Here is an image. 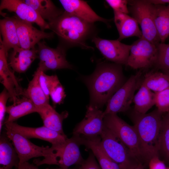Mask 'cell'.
Instances as JSON below:
<instances>
[{"mask_svg":"<svg viewBox=\"0 0 169 169\" xmlns=\"http://www.w3.org/2000/svg\"><path fill=\"white\" fill-rule=\"evenodd\" d=\"M163 114L157 108L145 114L138 113L133 109L129 113L142 146L150 160L158 156V140Z\"/></svg>","mask_w":169,"mask_h":169,"instance_id":"obj_3","label":"cell"},{"mask_svg":"<svg viewBox=\"0 0 169 169\" xmlns=\"http://www.w3.org/2000/svg\"><path fill=\"white\" fill-rule=\"evenodd\" d=\"M17 169H39L36 166L27 162L20 164ZM46 169H51L47 168Z\"/></svg>","mask_w":169,"mask_h":169,"instance_id":"obj_40","label":"cell"},{"mask_svg":"<svg viewBox=\"0 0 169 169\" xmlns=\"http://www.w3.org/2000/svg\"><path fill=\"white\" fill-rule=\"evenodd\" d=\"M0 28L3 37L0 42L8 53L11 49L21 48L18 37L14 16L5 17L0 20Z\"/></svg>","mask_w":169,"mask_h":169,"instance_id":"obj_23","label":"cell"},{"mask_svg":"<svg viewBox=\"0 0 169 169\" xmlns=\"http://www.w3.org/2000/svg\"><path fill=\"white\" fill-rule=\"evenodd\" d=\"M100 136L102 148L118 165L120 169H131L136 163L140 162L120 139L105 125Z\"/></svg>","mask_w":169,"mask_h":169,"instance_id":"obj_6","label":"cell"},{"mask_svg":"<svg viewBox=\"0 0 169 169\" xmlns=\"http://www.w3.org/2000/svg\"><path fill=\"white\" fill-rule=\"evenodd\" d=\"M114 22L119 33L120 41L125 38L136 36L142 37L138 24L132 17L128 14L114 11Z\"/></svg>","mask_w":169,"mask_h":169,"instance_id":"obj_21","label":"cell"},{"mask_svg":"<svg viewBox=\"0 0 169 169\" xmlns=\"http://www.w3.org/2000/svg\"><path fill=\"white\" fill-rule=\"evenodd\" d=\"M10 98L7 90L4 88L0 94V131L1 132L5 113L6 112V103Z\"/></svg>","mask_w":169,"mask_h":169,"instance_id":"obj_36","label":"cell"},{"mask_svg":"<svg viewBox=\"0 0 169 169\" xmlns=\"http://www.w3.org/2000/svg\"><path fill=\"white\" fill-rule=\"evenodd\" d=\"M148 166L149 169H166V168L164 161L158 156L152 158L149 162Z\"/></svg>","mask_w":169,"mask_h":169,"instance_id":"obj_39","label":"cell"},{"mask_svg":"<svg viewBox=\"0 0 169 169\" xmlns=\"http://www.w3.org/2000/svg\"><path fill=\"white\" fill-rule=\"evenodd\" d=\"M103 112L89 105L84 118L73 129V134L86 136H100L104 128Z\"/></svg>","mask_w":169,"mask_h":169,"instance_id":"obj_13","label":"cell"},{"mask_svg":"<svg viewBox=\"0 0 169 169\" xmlns=\"http://www.w3.org/2000/svg\"><path fill=\"white\" fill-rule=\"evenodd\" d=\"M65 11L87 22L94 23L100 21L107 23L110 20L98 15L86 2L80 0H60Z\"/></svg>","mask_w":169,"mask_h":169,"instance_id":"obj_18","label":"cell"},{"mask_svg":"<svg viewBox=\"0 0 169 169\" xmlns=\"http://www.w3.org/2000/svg\"><path fill=\"white\" fill-rule=\"evenodd\" d=\"M51 169H76L75 168H51Z\"/></svg>","mask_w":169,"mask_h":169,"instance_id":"obj_43","label":"cell"},{"mask_svg":"<svg viewBox=\"0 0 169 169\" xmlns=\"http://www.w3.org/2000/svg\"><path fill=\"white\" fill-rule=\"evenodd\" d=\"M50 96L54 104H60L63 101L66 95L64 89L60 82L52 88L50 93Z\"/></svg>","mask_w":169,"mask_h":169,"instance_id":"obj_35","label":"cell"},{"mask_svg":"<svg viewBox=\"0 0 169 169\" xmlns=\"http://www.w3.org/2000/svg\"><path fill=\"white\" fill-rule=\"evenodd\" d=\"M151 4L155 5H164L169 3V0H148Z\"/></svg>","mask_w":169,"mask_h":169,"instance_id":"obj_41","label":"cell"},{"mask_svg":"<svg viewBox=\"0 0 169 169\" xmlns=\"http://www.w3.org/2000/svg\"><path fill=\"white\" fill-rule=\"evenodd\" d=\"M37 111V108L31 100L23 96L15 104L7 106L6 113L8 116L5 122H14L21 117Z\"/></svg>","mask_w":169,"mask_h":169,"instance_id":"obj_25","label":"cell"},{"mask_svg":"<svg viewBox=\"0 0 169 169\" xmlns=\"http://www.w3.org/2000/svg\"><path fill=\"white\" fill-rule=\"evenodd\" d=\"M5 9L10 12H14L17 17L22 20L36 23L43 31L46 29H50L48 23L23 0H2L0 4V11Z\"/></svg>","mask_w":169,"mask_h":169,"instance_id":"obj_15","label":"cell"},{"mask_svg":"<svg viewBox=\"0 0 169 169\" xmlns=\"http://www.w3.org/2000/svg\"><path fill=\"white\" fill-rule=\"evenodd\" d=\"M92 40L107 60L121 65H126L131 45L122 43L118 39L108 40L96 36L93 37Z\"/></svg>","mask_w":169,"mask_h":169,"instance_id":"obj_12","label":"cell"},{"mask_svg":"<svg viewBox=\"0 0 169 169\" xmlns=\"http://www.w3.org/2000/svg\"><path fill=\"white\" fill-rule=\"evenodd\" d=\"M105 1L114 11L127 14L129 12L127 7L128 0H106Z\"/></svg>","mask_w":169,"mask_h":169,"instance_id":"obj_37","label":"cell"},{"mask_svg":"<svg viewBox=\"0 0 169 169\" xmlns=\"http://www.w3.org/2000/svg\"><path fill=\"white\" fill-rule=\"evenodd\" d=\"M142 83L154 93L169 88V75L163 72L152 71L145 74Z\"/></svg>","mask_w":169,"mask_h":169,"instance_id":"obj_30","label":"cell"},{"mask_svg":"<svg viewBox=\"0 0 169 169\" xmlns=\"http://www.w3.org/2000/svg\"><path fill=\"white\" fill-rule=\"evenodd\" d=\"M104 122L105 126L120 139L139 162L144 166L148 165L150 159L133 125H130L115 114L105 115Z\"/></svg>","mask_w":169,"mask_h":169,"instance_id":"obj_4","label":"cell"},{"mask_svg":"<svg viewBox=\"0 0 169 169\" xmlns=\"http://www.w3.org/2000/svg\"><path fill=\"white\" fill-rule=\"evenodd\" d=\"M141 76L140 71L131 76L112 96L107 103L106 108L103 112L104 116L108 114L125 112L130 110L135 92L142 83Z\"/></svg>","mask_w":169,"mask_h":169,"instance_id":"obj_8","label":"cell"},{"mask_svg":"<svg viewBox=\"0 0 169 169\" xmlns=\"http://www.w3.org/2000/svg\"><path fill=\"white\" fill-rule=\"evenodd\" d=\"M8 53L2 45L0 46V80L1 83L8 91L10 99L15 104L19 95H22L23 90L19 84L18 79L7 62Z\"/></svg>","mask_w":169,"mask_h":169,"instance_id":"obj_16","label":"cell"},{"mask_svg":"<svg viewBox=\"0 0 169 169\" xmlns=\"http://www.w3.org/2000/svg\"><path fill=\"white\" fill-rule=\"evenodd\" d=\"M158 55L157 45L142 37L131 45L126 65L134 69L149 68L156 65Z\"/></svg>","mask_w":169,"mask_h":169,"instance_id":"obj_9","label":"cell"},{"mask_svg":"<svg viewBox=\"0 0 169 169\" xmlns=\"http://www.w3.org/2000/svg\"><path fill=\"white\" fill-rule=\"evenodd\" d=\"M10 141L5 132L0 135V169H17L19 166L18 156Z\"/></svg>","mask_w":169,"mask_h":169,"instance_id":"obj_24","label":"cell"},{"mask_svg":"<svg viewBox=\"0 0 169 169\" xmlns=\"http://www.w3.org/2000/svg\"><path fill=\"white\" fill-rule=\"evenodd\" d=\"M38 45L39 62L37 69L44 72L50 70L73 69L72 66L66 60L64 47L59 46L56 48H51L47 46L44 41H40Z\"/></svg>","mask_w":169,"mask_h":169,"instance_id":"obj_11","label":"cell"},{"mask_svg":"<svg viewBox=\"0 0 169 169\" xmlns=\"http://www.w3.org/2000/svg\"><path fill=\"white\" fill-rule=\"evenodd\" d=\"M158 155L169 161V111L163 114L158 140Z\"/></svg>","mask_w":169,"mask_h":169,"instance_id":"obj_31","label":"cell"},{"mask_svg":"<svg viewBox=\"0 0 169 169\" xmlns=\"http://www.w3.org/2000/svg\"><path fill=\"white\" fill-rule=\"evenodd\" d=\"M129 11L141 27L142 37L157 45L160 40L154 19V5L148 0L128 1Z\"/></svg>","mask_w":169,"mask_h":169,"instance_id":"obj_7","label":"cell"},{"mask_svg":"<svg viewBox=\"0 0 169 169\" xmlns=\"http://www.w3.org/2000/svg\"><path fill=\"white\" fill-rule=\"evenodd\" d=\"M79 166L78 169H101L92 152L90 153L87 159L84 160Z\"/></svg>","mask_w":169,"mask_h":169,"instance_id":"obj_38","label":"cell"},{"mask_svg":"<svg viewBox=\"0 0 169 169\" xmlns=\"http://www.w3.org/2000/svg\"><path fill=\"white\" fill-rule=\"evenodd\" d=\"M38 81L47 98L49 100L50 92L53 87L59 82L56 75H49L37 69Z\"/></svg>","mask_w":169,"mask_h":169,"instance_id":"obj_32","label":"cell"},{"mask_svg":"<svg viewBox=\"0 0 169 169\" xmlns=\"http://www.w3.org/2000/svg\"><path fill=\"white\" fill-rule=\"evenodd\" d=\"M82 145L90 150L97 158L101 169H120L118 165L105 153L100 145V136H81Z\"/></svg>","mask_w":169,"mask_h":169,"instance_id":"obj_22","label":"cell"},{"mask_svg":"<svg viewBox=\"0 0 169 169\" xmlns=\"http://www.w3.org/2000/svg\"><path fill=\"white\" fill-rule=\"evenodd\" d=\"M82 145L81 136L73 135L64 143L52 145L48 156L42 160L35 159L33 162L38 166L54 165L61 168H68L73 165H80L84 161L79 149Z\"/></svg>","mask_w":169,"mask_h":169,"instance_id":"obj_5","label":"cell"},{"mask_svg":"<svg viewBox=\"0 0 169 169\" xmlns=\"http://www.w3.org/2000/svg\"><path fill=\"white\" fill-rule=\"evenodd\" d=\"M26 3L32 7L45 20L49 22L55 19L64 12L58 8L50 0H25Z\"/></svg>","mask_w":169,"mask_h":169,"instance_id":"obj_26","label":"cell"},{"mask_svg":"<svg viewBox=\"0 0 169 169\" xmlns=\"http://www.w3.org/2000/svg\"><path fill=\"white\" fill-rule=\"evenodd\" d=\"M38 58L37 50L35 48L30 49L16 48L13 49L9 55L8 64L14 71L23 73Z\"/></svg>","mask_w":169,"mask_h":169,"instance_id":"obj_19","label":"cell"},{"mask_svg":"<svg viewBox=\"0 0 169 169\" xmlns=\"http://www.w3.org/2000/svg\"><path fill=\"white\" fill-rule=\"evenodd\" d=\"M42 120L44 125L63 135V122L68 116L66 111L59 113L49 103L37 108V111Z\"/></svg>","mask_w":169,"mask_h":169,"instance_id":"obj_20","label":"cell"},{"mask_svg":"<svg viewBox=\"0 0 169 169\" xmlns=\"http://www.w3.org/2000/svg\"><path fill=\"white\" fill-rule=\"evenodd\" d=\"M7 136L12 142L19 159V165L35 157L47 156L50 147L35 145L17 131L5 126Z\"/></svg>","mask_w":169,"mask_h":169,"instance_id":"obj_10","label":"cell"},{"mask_svg":"<svg viewBox=\"0 0 169 169\" xmlns=\"http://www.w3.org/2000/svg\"><path fill=\"white\" fill-rule=\"evenodd\" d=\"M163 73H166L168 75H169V71H166V72H164Z\"/></svg>","mask_w":169,"mask_h":169,"instance_id":"obj_44","label":"cell"},{"mask_svg":"<svg viewBox=\"0 0 169 169\" xmlns=\"http://www.w3.org/2000/svg\"><path fill=\"white\" fill-rule=\"evenodd\" d=\"M133 102V109L136 112L145 114L155 105V93L149 89L142 83L136 93L135 95Z\"/></svg>","mask_w":169,"mask_h":169,"instance_id":"obj_28","label":"cell"},{"mask_svg":"<svg viewBox=\"0 0 169 169\" xmlns=\"http://www.w3.org/2000/svg\"><path fill=\"white\" fill-rule=\"evenodd\" d=\"M166 169H169V167H166Z\"/></svg>","mask_w":169,"mask_h":169,"instance_id":"obj_45","label":"cell"},{"mask_svg":"<svg viewBox=\"0 0 169 169\" xmlns=\"http://www.w3.org/2000/svg\"><path fill=\"white\" fill-rule=\"evenodd\" d=\"M16 21L17 32L21 48L30 49L35 48L42 39H50L54 36L53 32L46 33L33 27L32 23L22 20L14 16Z\"/></svg>","mask_w":169,"mask_h":169,"instance_id":"obj_14","label":"cell"},{"mask_svg":"<svg viewBox=\"0 0 169 169\" xmlns=\"http://www.w3.org/2000/svg\"><path fill=\"white\" fill-rule=\"evenodd\" d=\"M23 96L30 99L37 108L49 103L39 84L37 72L35 71L26 89L23 90Z\"/></svg>","mask_w":169,"mask_h":169,"instance_id":"obj_29","label":"cell"},{"mask_svg":"<svg viewBox=\"0 0 169 169\" xmlns=\"http://www.w3.org/2000/svg\"><path fill=\"white\" fill-rule=\"evenodd\" d=\"M122 65L114 63L100 64L87 77L90 105L100 109L125 82Z\"/></svg>","mask_w":169,"mask_h":169,"instance_id":"obj_1","label":"cell"},{"mask_svg":"<svg viewBox=\"0 0 169 169\" xmlns=\"http://www.w3.org/2000/svg\"><path fill=\"white\" fill-rule=\"evenodd\" d=\"M154 19L160 43H164L169 36V3L154 5Z\"/></svg>","mask_w":169,"mask_h":169,"instance_id":"obj_27","label":"cell"},{"mask_svg":"<svg viewBox=\"0 0 169 169\" xmlns=\"http://www.w3.org/2000/svg\"><path fill=\"white\" fill-rule=\"evenodd\" d=\"M7 126L20 133L28 139L35 138L49 142L52 145H56L65 142L68 138L63 135L45 126L31 127L20 125L16 123L4 122Z\"/></svg>","mask_w":169,"mask_h":169,"instance_id":"obj_17","label":"cell"},{"mask_svg":"<svg viewBox=\"0 0 169 169\" xmlns=\"http://www.w3.org/2000/svg\"><path fill=\"white\" fill-rule=\"evenodd\" d=\"M48 23L50 29L65 43L72 46L92 48L87 45L86 42L93 36L94 23L65 11Z\"/></svg>","mask_w":169,"mask_h":169,"instance_id":"obj_2","label":"cell"},{"mask_svg":"<svg viewBox=\"0 0 169 169\" xmlns=\"http://www.w3.org/2000/svg\"><path fill=\"white\" fill-rule=\"evenodd\" d=\"M131 169H145V166L141 162H138Z\"/></svg>","mask_w":169,"mask_h":169,"instance_id":"obj_42","label":"cell"},{"mask_svg":"<svg viewBox=\"0 0 169 169\" xmlns=\"http://www.w3.org/2000/svg\"><path fill=\"white\" fill-rule=\"evenodd\" d=\"M155 93V105L163 114L169 111V88Z\"/></svg>","mask_w":169,"mask_h":169,"instance_id":"obj_34","label":"cell"},{"mask_svg":"<svg viewBox=\"0 0 169 169\" xmlns=\"http://www.w3.org/2000/svg\"><path fill=\"white\" fill-rule=\"evenodd\" d=\"M158 55L156 66L163 72L169 71V44L157 45Z\"/></svg>","mask_w":169,"mask_h":169,"instance_id":"obj_33","label":"cell"}]
</instances>
